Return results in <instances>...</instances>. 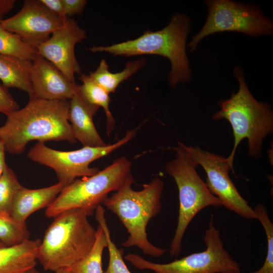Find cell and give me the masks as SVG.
I'll list each match as a JSON object with an SVG mask.
<instances>
[{"label":"cell","mask_w":273,"mask_h":273,"mask_svg":"<svg viewBox=\"0 0 273 273\" xmlns=\"http://www.w3.org/2000/svg\"><path fill=\"white\" fill-rule=\"evenodd\" d=\"M19 109L18 103L15 100L7 87L0 84V113L6 115Z\"/></svg>","instance_id":"obj_27"},{"label":"cell","mask_w":273,"mask_h":273,"mask_svg":"<svg viewBox=\"0 0 273 273\" xmlns=\"http://www.w3.org/2000/svg\"><path fill=\"white\" fill-rule=\"evenodd\" d=\"M15 0H0V21L14 7Z\"/></svg>","instance_id":"obj_30"},{"label":"cell","mask_w":273,"mask_h":273,"mask_svg":"<svg viewBox=\"0 0 273 273\" xmlns=\"http://www.w3.org/2000/svg\"><path fill=\"white\" fill-rule=\"evenodd\" d=\"M253 210L255 219L259 221L264 229L267 246L266 255L261 267L249 273H273V223L265 206L258 204Z\"/></svg>","instance_id":"obj_26"},{"label":"cell","mask_w":273,"mask_h":273,"mask_svg":"<svg viewBox=\"0 0 273 273\" xmlns=\"http://www.w3.org/2000/svg\"><path fill=\"white\" fill-rule=\"evenodd\" d=\"M26 223H20L11 216L0 214V241L6 246H13L29 240Z\"/></svg>","instance_id":"obj_24"},{"label":"cell","mask_w":273,"mask_h":273,"mask_svg":"<svg viewBox=\"0 0 273 273\" xmlns=\"http://www.w3.org/2000/svg\"><path fill=\"white\" fill-rule=\"evenodd\" d=\"M31 61L0 54V80L8 88H16L31 97L33 92L30 80Z\"/></svg>","instance_id":"obj_18"},{"label":"cell","mask_w":273,"mask_h":273,"mask_svg":"<svg viewBox=\"0 0 273 273\" xmlns=\"http://www.w3.org/2000/svg\"><path fill=\"white\" fill-rule=\"evenodd\" d=\"M132 175L125 184L102 202L108 210L117 216L126 229L128 237L122 243L125 248L136 247L147 256L158 258L167 250L153 245L148 240L147 226L150 220L161 211L163 180L154 178L143 189L134 190Z\"/></svg>","instance_id":"obj_2"},{"label":"cell","mask_w":273,"mask_h":273,"mask_svg":"<svg viewBox=\"0 0 273 273\" xmlns=\"http://www.w3.org/2000/svg\"><path fill=\"white\" fill-rule=\"evenodd\" d=\"M5 150L3 143L0 141V176L7 165L5 160Z\"/></svg>","instance_id":"obj_31"},{"label":"cell","mask_w":273,"mask_h":273,"mask_svg":"<svg viewBox=\"0 0 273 273\" xmlns=\"http://www.w3.org/2000/svg\"><path fill=\"white\" fill-rule=\"evenodd\" d=\"M30 80L33 96L47 100H70L78 84L69 81L52 63L37 54L31 61Z\"/></svg>","instance_id":"obj_14"},{"label":"cell","mask_w":273,"mask_h":273,"mask_svg":"<svg viewBox=\"0 0 273 273\" xmlns=\"http://www.w3.org/2000/svg\"><path fill=\"white\" fill-rule=\"evenodd\" d=\"M147 60L141 58L127 62L120 72L111 73L105 59H102L94 72H90L89 77L109 94L115 92L118 85L135 73L146 65Z\"/></svg>","instance_id":"obj_19"},{"label":"cell","mask_w":273,"mask_h":273,"mask_svg":"<svg viewBox=\"0 0 273 273\" xmlns=\"http://www.w3.org/2000/svg\"><path fill=\"white\" fill-rule=\"evenodd\" d=\"M105 214L103 207L99 205L96 209V219L106 236L109 252L108 265L103 273H131L123 259V250L118 249L111 239Z\"/></svg>","instance_id":"obj_22"},{"label":"cell","mask_w":273,"mask_h":273,"mask_svg":"<svg viewBox=\"0 0 273 273\" xmlns=\"http://www.w3.org/2000/svg\"><path fill=\"white\" fill-rule=\"evenodd\" d=\"M88 216L83 210L73 209L55 217L37 252V260L45 270L67 269L89 252L97 231Z\"/></svg>","instance_id":"obj_5"},{"label":"cell","mask_w":273,"mask_h":273,"mask_svg":"<svg viewBox=\"0 0 273 273\" xmlns=\"http://www.w3.org/2000/svg\"><path fill=\"white\" fill-rule=\"evenodd\" d=\"M203 240L206 246L204 251L168 263L151 262L135 253H128L124 258L137 269L150 270L154 273H241L240 264L224 247L213 214Z\"/></svg>","instance_id":"obj_8"},{"label":"cell","mask_w":273,"mask_h":273,"mask_svg":"<svg viewBox=\"0 0 273 273\" xmlns=\"http://www.w3.org/2000/svg\"><path fill=\"white\" fill-rule=\"evenodd\" d=\"M140 127L141 125L127 131L123 138L104 147L83 146L76 150L62 151L50 148L44 143L38 142L31 148L27 156L32 161L53 169L56 173L58 182L65 187L78 177L89 176L98 172V168L90 167L89 164L128 143L135 136Z\"/></svg>","instance_id":"obj_10"},{"label":"cell","mask_w":273,"mask_h":273,"mask_svg":"<svg viewBox=\"0 0 273 273\" xmlns=\"http://www.w3.org/2000/svg\"><path fill=\"white\" fill-rule=\"evenodd\" d=\"M22 187L15 172L7 164L0 176V214L11 216L15 197Z\"/></svg>","instance_id":"obj_25"},{"label":"cell","mask_w":273,"mask_h":273,"mask_svg":"<svg viewBox=\"0 0 273 273\" xmlns=\"http://www.w3.org/2000/svg\"><path fill=\"white\" fill-rule=\"evenodd\" d=\"M64 186L58 182L48 187L29 189L23 186L17 192L12 205L11 216L16 221L26 223L33 212L48 207L61 192Z\"/></svg>","instance_id":"obj_16"},{"label":"cell","mask_w":273,"mask_h":273,"mask_svg":"<svg viewBox=\"0 0 273 273\" xmlns=\"http://www.w3.org/2000/svg\"><path fill=\"white\" fill-rule=\"evenodd\" d=\"M79 79L82 84L78 85V89L81 96L89 104L105 111L106 119V132L109 135L114 128L115 121L109 109L111 101L109 93L95 82L88 75L81 74Z\"/></svg>","instance_id":"obj_20"},{"label":"cell","mask_w":273,"mask_h":273,"mask_svg":"<svg viewBox=\"0 0 273 273\" xmlns=\"http://www.w3.org/2000/svg\"><path fill=\"white\" fill-rule=\"evenodd\" d=\"M39 1L56 16L64 20L67 18L65 15L62 0H39Z\"/></svg>","instance_id":"obj_29"},{"label":"cell","mask_w":273,"mask_h":273,"mask_svg":"<svg viewBox=\"0 0 273 273\" xmlns=\"http://www.w3.org/2000/svg\"><path fill=\"white\" fill-rule=\"evenodd\" d=\"M86 37L85 31L73 19L67 18L50 38L36 47L38 55L55 65L73 83L74 75L81 69L75 54V47Z\"/></svg>","instance_id":"obj_13"},{"label":"cell","mask_w":273,"mask_h":273,"mask_svg":"<svg viewBox=\"0 0 273 273\" xmlns=\"http://www.w3.org/2000/svg\"><path fill=\"white\" fill-rule=\"evenodd\" d=\"M178 142L197 165L204 169L207 175L205 183L222 206L244 218L255 219L253 209L240 195L229 176L230 170L234 171L226 158L204 150L198 146H187Z\"/></svg>","instance_id":"obj_11"},{"label":"cell","mask_w":273,"mask_h":273,"mask_svg":"<svg viewBox=\"0 0 273 273\" xmlns=\"http://www.w3.org/2000/svg\"><path fill=\"white\" fill-rule=\"evenodd\" d=\"M177 144L173 148L175 158L165 167L167 173L176 183L179 197L177 226L168 251L171 257L180 254L184 236L194 217L206 207L222 206L219 199L210 192L197 173V164L178 141Z\"/></svg>","instance_id":"obj_6"},{"label":"cell","mask_w":273,"mask_h":273,"mask_svg":"<svg viewBox=\"0 0 273 273\" xmlns=\"http://www.w3.org/2000/svg\"><path fill=\"white\" fill-rule=\"evenodd\" d=\"M6 246L3 243H2L1 241H0V247H5Z\"/></svg>","instance_id":"obj_34"},{"label":"cell","mask_w":273,"mask_h":273,"mask_svg":"<svg viewBox=\"0 0 273 273\" xmlns=\"http://www.w3.org/2000/svg\"><path fill=\"white\" fill-rule=\"evenodd\" d=\"M65 15L67 18L81 14L85 7L87 1L85 0H62Z\"/></svg>","instance_id":"obj_28"},{"label":"cell","mask_w":273,"mask_h":273,"mask_svg":"<svg viewBox=\"0 0 273 273\" xmlns=\"http://www.w3.org/2000/svg\"><path fill=\"white\" fill-rule=\"evenodd\" d=\"M191 19L186 14L173 15L163 29L146 30L140 37L108 46L88 48L93 53L105 52L114 56L156 55L167 58L171 63L168 81L172 86L189 81L191 69L186 53V41L191 30Z\"/></svg>","instance_id":"obj_3"},{"label":"cell","mask_w":273,"mask_h":273,"mask_svg":"<svg viewBox=\"0 0 273 273\" xmlns=\"http://www.w3.org/2000/svg\"><path fill=\"white\" fill-rule=\"evenodd\" d=\"M68 121L74 139L83 146L104 147L105 143L94 125L93 117L99 107L88 103L81 96L78 89L69 100Z\"/></svg>","instance_id":"obj_15"},{"label":"cell","mask_w":273,"mask_h":273,"mask_svg":"<svg viewBox=\"0 0 273 273\" xmlns=\"http://www.w3.org/2000/svg\"><path fill=\"white\" fill-rule=\"evenodd\" d=\"M41 241L28 240L13 246L0 247V273H26L35 268Z\"/></svg>","instance_id":"obj_17"},{"label":"cell","mask_w":273,"mask_h":273,"mask_svg":"<svg viewBox=\"0 0 273 273\" xmlns=\"http://www.w3.org/2000/svg\"><path fill=\"white\" fill-rule=\"evenodd\" d=\"M0 54L32 61L37 55L35 48L25 42L0 24Z\"/></svg>","instance_id":"obj_23"},{"label":"cell","mask_w":273,"mask_h":273,"mask_svg":"<svg viewBox=\"0 0 273 273\" xmlns=\"http://www.w3.org/2000/svg\"><path fill=\"white\" fill-rule=\"evenodd\" d=\"M26 273H39V272L35 269V268H33Z\"/></svg>","instance_id":"obj_33"},{"label":"cell","mask_w":273,"mask_h":273,"mask_svg":"<svg viewBox=\"0 0 273 273\" xmlns=\"http://www.w3.org/2000/svg\"><path fill=\"white\" fill-rule=\"evenodd\" d=\"M65 20L53 14L39 1L26 0L18 13L8 19H3L0 21V24L36 49L61 27Z\"/></svg>","instance_id":"obj_12"},{"label":"cell","mask_w":273,"mask_h":273,"mask_svg":"<svg viewBox=\"0 0 273 273\" xmlns=\"http://www.w3.org/2000/svg\"><path fill=\"white\" fill-rule=\"evenodd\" d=\"M131 166V162L122 156L93 175L76 179L65 186L47 207L46 216L55 218L73 209H80L89 216L92 215L110 192L118 191L132 175Z\"/></svg>","instance_id":"obj_7"},{"label":"cell","mask_w":273,"mask_h":273,"mask_svg":"<svg viewBox=\"0 0 273 273\" xmlns=\"http://www.w3.org/2000/svg\"><path fill=\"white\" fill-rule=\"evenodd\" d=\"M56 273H70L67 269H61L60 270H57L55 272Z\"/></svg>","instance_id":"obj_32"},{"label":"cell","mask_w":273,"mask_h":273,"mask_svg":"<svg viewBox=\"0 0 273 273\" xmlns=\"http://www.w3.org/2000/svg\"><path fill=\"white\" fill-rule=\"evenodd\" d=\"M234 72L239 82V89L236 93H233L230 98L220 100V110L212 116L214 120L225 119L232 127L234 146L226 158L232 167L236 150L242 140H248L250 156L258 158L264 139L273 131V112L270 105L253 97L241 67H234Z\"/></svg>","instance_id":"obj_4"},{"label":"cell","mask_w":273,"mask_h":273,"mask_svg":"<svg viewBox=\"0 0 273 273\" xmlns=\"http://www.w3.org/2000/svg\"><path fill=\"white\" fill-rule=\"evenodd\" d=\"M206 22L188 43L194 51L204 37L217 32H237L253 37L271 35L273 23L258 7L230 0H209Z\"/></svg>","instance_id":"obj_9"},{"label":"cell","mask_w":273,"mask_h":273,"mask_svg":"<svg viewBox=\"0 0 273 273\" xmlns=\"http://www.w3.org/2000/svg\"><path fill=\"white\" fill-rule=\"evenodd\" d=\"M69 105L68 100L29 97L24 107L6 115L0 127V141L6 152L21 154L32 141L76 143L68 121Z\"/></svg>","instance_id":"obj_1"},{"label":"cell","mask_w":273,"mask_h":273,"mask_svg":"<svg viewBox=\"0 0 273 273\" xmlns=\"http://www.w3.org/2000/svg\"><path fill=\"white\" fill-rule=\"evenodd\" d=\"M95 244L89 252L67 269L70 273H103L102 255L107 242L102 228L99 224L97 229Z\"/></svg>","instance_id":"obj_21"}]
</instances>
